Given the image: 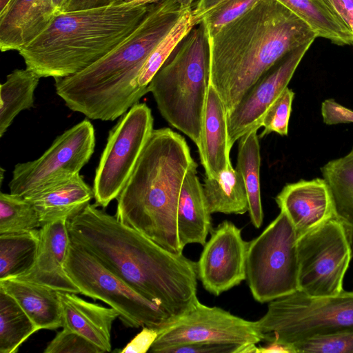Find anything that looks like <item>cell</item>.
Returning <instances> with one entry per match:
<instances>
[{"label":"cell","instance_id":"1","mask_svg":"<svg viewBox=\"0 0 353 353\" xmlns=\"http://www.w3.org/2000/svg\"><path fill=\"white\" fill-rule=\"evenodd\" d=\"M67 227L71 242L173 319L199 301L196 262L183 254L167 250L94 204L68 219Z\"/></svg>","mask_w":353,"mask_h":353},{"label":"cell","instance_id":"2","mask_svg":"<svg viewBox=\"0 0 353 353\" xmlns=\"http://www.w3.org/2000/svg\"><path fill=\"white\" fill-rule=\"evenodd\" d=\"M317 38L277 0H261L210 38L211 84L230 113L276 61Z\"/></svg>","mask_w":353,"mask_h":353},{"label":"cell","instance_id":"3","mask_svg":"<svg viewBox=\"0 0 353 353\" xmlns=\"http://www.w3.org/2000/svg\"><path fill=\"white\" fill-rule=\"evenodd\" d=\"M190 8L174 0L152 3L141 23L112 51L78 73L54 79L56 93L88 119L123 116L148 92L137 83L147 59Z\"/></svg>","mask_w":353,"mask_h":353},{"label":"cell","instance_id":"4","mask_svg":"<svg viewBox=\"0 0 353 353\" xmlns=\"http://www.w3.org/2000/svg\"><path fill=\"white\" fill-rule=\"evenodd\" d=\"M194 162L181 135L168 128L154 130L117 198V219L167 250L182 254L178 203L184 177Z\"/></svg>","mask_w":353,"mask_h":353},{"label":"cell","instance_id":"5","mask_svg":"<svg viewBox=\"0 0 353 353\" xmlns=\"http://www.w3.org/2000/svg\"><path fill=\"white\" fill-rule=\"evenodd\" d=\"M151 4L122 2L103 8L59 12L48 27L19 53L26 68L41 78L73 75L103 57L130 36L143 21Z\"/></svg>","mask_w":353,"mask_h":353},{"label":"cell","instance_id":"6","mask_svg":"<svg viewBox=\"0 0 353 353\" xmlns=\"http://www.w3.org/2000/svg\"><path fill=\"white\" fill-rule=\"evenodd\" d=\"M210 80V37L201 22L179 42L148 86L161 116L197 147Z\"/></svg>","mask_w":353,"mask_h":353},{"label":"cell","instance_id":"7","mask_svg":"<svg viewBox=\"0 0 353 353\" xmlns=\"http://www.w3.org/2000/svg\"><path fill=\"white\" fill-rule=\"evenodd\" d=\"M255 322L263 341L294 346L306 339L353 326V292L312 296L298 290L270 301L266 313Z\"/></svg>","mask_w":353,"mask_h":353},{"label":"cell","instance_id":"8","mask_svg":"<svg viewBox=\"0 0 353 353\" xmlns=\"http://www.w3.org/2000/svg\"><path fill=\"white\" fill-rule=\"evenodd\" d=\"M65 270L80 294L114 309L124 325L160 329L173 318L105 266L93 254L70 242Z\"/></svg>","mask_w":353,"mask_h":353},{"label":"cell","instance_id":"9","mask_svg":"<svg viewBox=\"0 0 353 353\" xmlns=\"http://www.w3.org/2000/svg\"><path fill=\"white\" fill-rule=\"evenodd\" d=\"M297 236L287 214H279L248 242L246 280L261 303L299 290Z\"/></svg>","mask_w":353,"mask_h":353},{"label":"cell","instance_id":"10","mask_svg":"<svg viewBox=\"0 0 353 353\" xmlns=\"http://www.w3.org/2000/svg\"><path fill=\"white\" fill-rule=\"evenodd\" d=\"M153 122L151 109L137 103L110 130L94 179L97 207L106 208L118 197L154 130Z\"/></svg>","mask_w":353,"mask_h":353},{"label":"cell","instance_id":"11","mask_svg":"<svg viewBox=\"0 0 353 353\" xmlns=\"http://www.w3.org/2000/svg\"><path fill=\"white\" fill-rule=\"evenodd\" d=\"M299 291L312 296L341 293L353 257L343 223L334 217L297 239Z\"/></svg>","mask_w":353,"mask_h":353},{"label":"cell","instance_id":"12","mask_svg":"<svg viewBox=\"0 0 353 353\" xmlns=\"http://www.w3.org/2000/svg\"><path fill=\"white\" fill-rule=\"evenodd\" d=\"M94 147V129L85 119L58 136L38 159L16 164L10 193L25 198L79 174Z\"/></svg>","mask_w":353,"mask_h":353},{"label":"cell","instance_id":"13","mask_svg":"<svg viewBox=\"0 0 353 353\" xmlns=\"http://www.w3.org/2000/svg\"><path fill=\"white\" fill-rule=\"evenodd\" d=\"M263 338L255 321L219 307L205 305L199 301L192 309L159 329V335L150 350L165 353L172 347L188 343L231 344L242 348L256 344Z\"/></svg>","mask_w":353,"mask_h":353},{"label":"cell","instance_id":"14","mask_svg":"<svg viewBox=\"0 0 353 353\" xmlns=\"http://www.w3.org/2000/svg\"><path fill=\"white\" fill-rule=\"evenodd\" d=\"M313 42L291 50L248 90L238 104L227 114L229 148L248 132L261 127L263 115L270 105L288 87L296 68Z\"/></svg>","mask_w":353,"mask_h":353},{"label":"cell","instance_id":"15","mask_svg":"<svg viewBox=\"0 0 353 353\" xmlns=\"http://www.w3.org/2000/svg\"><path fill=\"white\" fill-rule=\"evenodd\" d=\"M248 242L229 221L210 231L196 262L198 279L210 294L219 296L246 280Z\"/></svg>","mask_w":353,"mask_h":353},{"label":"cell","instance_id":"16","mask_svg":"<svg viewBox=\"0 0 353 353\" xmlns=\"http://www.w3.org/2000/svg\"><path fill=\"white\" fill-rule=\"evenodd\" d=\"M275 201L291 221L297 239L336 216L331 190L323 178L288 183Z\"/></svg>","mask_w":353,"mask_h":353},{"label":"cell","instance_id":"17","mask_svg":"<svg viewBox=\"0 0 353 353\" xmlns=\"http://www.w3.org/2000/svg\"><path fill=\"white\" fill-rule=\"evenodd\" d=\"M67 219L46 224L39 229V243L34 263L26 274L16 277L57 291L80 294L68 276L65 263L70 244Z\"/></svg>","mask_w":353,"mask_h":353},{"label":"cell","instance_id":"18","mask_svg":"<svg viewBox=\"0 0 353 353\" xmlns=\"http://www.w3.org/2000/svg\"><path fill=\"white\" fill-rule=\"evenodd\" d=\"M58 12L52 0H10L0 12L1 52L19 51L41 34Z\"/></svg>","mask_w":353,"mask_h":353},{"label":"cell","instance_id":"19","mask_svg":"<svg viewBox=\"0 0 353 353\" xmlns=\"http://www.w3.org/2000/svg\"><path fill=\"white\" fill-rule=\"evenodd\" d=\"M228 141L225 107L216 89L210 84L197 147L205 176L214 179L221 172L232 168Z\"/></svg>","mask_w":353,"mask_h":353},{"label":"cell","instance_id":"20","mask_svg":"<svg viewBox=\"0 0 353 353\" xmlns=\"http://www.w3.org/2000/svg\"><path fill=\"white\" fill-rule=\"evenodd\" d=\"M62 327L85 337L104 352L111 351V329L119 313L88 302L74 293L58 291Z\"/></svg>","mask_w":353,"mask_h":353},{"label":"cell","instance_id":"21","mask_svg":"<svg viewBox=\"0 0 353 353\" xmlns=\"http://www.w3.org/2000/svg\"><path fill=\"white\" fill-rule=\"evenodd\" d=\"M194 161L181 186L177 209V234L182 250L190 243L204 245L212 230L210 212Z\"/></svg>","mask_w":353,"mask_h":353},{"label":"cell","instance_id":"22","mask_svg":"<svg viewBox=\"0 0 353 353\" xmlns=\"http://www.w3.org/2000/svg\"><path fill=\"white\" fill-rule=\"evenodd\" d=\"M93 189L79 174L25 197L34 206L41 227L80 213L94 198Z\"/></svg>","mask_w":353,"mask_h":353},{"label":"cell","instance_id":"23","mask_svg":"<svg viewBox=\"0 0 353 353\" xmlns=\"http://www.w3.org/2000/svg\"><path fill=\"white\" fill-rule=\"evenodd\" d=\"M0 288L18 303L39 330L62 327L57 290L18 278L0 280Z\"/></svg>","mask_w":353,"mask_h":353},{"label":"cell","instance_id":"24","mask_svg":"<svg viewBox=\"0 0 353 353\" xmlns=\"http://www.w3.org/2000/svg\"><path fill=\"white\" fill-rule=\"evenodd\" d=\"M306 23L317 37L339 46L353 44V33L325 0H277Z\"/></svg>","mask_w":353,"mask_h":353},{"label":"cell","instance_id":"25","mask_svg":"<svg viewBox=\"0 0 353 353\" xmlns=\"http://www.w3.org/2000/svg\"><path fill=\"white\" fill-rule=\"evenodd\" d=\"M321 172L331 190L336 216L346 229L353 255V147L346 155L325 163Z\"/></svg>","mask_w":353,"mask_h":353},{"label":"cell","instance_id":"26","mask_svg":"<svg viewBox=\"0 0 353 353\" xmlns=\"http://www.w3.org/2000/svg\"><path fill=\"white\" fill-rule=\"evenodd\" d=\"M203 181V192L211 214H243L248 212L243 179L233 167L221 172L216 178L205 176Z\"/></svg>","mask_w":353,"mask_h":353},{"label":"cell","instance_id":"27","mask_svg":"<svg viewBox=\"0 0 353 353\" xmlns=\"http://www.w3.org/2000/svg\"><path fill=\"white\" fill-rule=\"evenodd\" d=\"M236 170L241 174L248 193L250 221L260 228L263 221L261 199V154L257 130L248 132L239 139Z\"/></svg>","mask_w":353,"mask_h":353},{"label":"cell","instance_id":"28","mask_svg":"<svg viewBox=\"0 0 353 353\" xmlns=\"http://www.w3.org/2000/svg\"><path fill=\"white\" fill-rule=\"evenodd\" d=\"M40 77L26 69L10 73L0 86V137H2L20 112L34 105V93Z\"/></svg>","mask_w":353,"mask_h":353},{"label":"cell","instance_id":"29","mask_svg":"<svg viewBox=\"0 0 353 353\" xmlns=\"http://www.w3.org/2000/svg\"><path fill=\"white\" fill-rule=\"evenodd\" d=\"M39 230L0 234V280L19 277L33 266Z\"/></svg>","mask_w":353,"mask_h":353},{"label":"cell","instance_id":"30","mask_svg":"<svg viewBox=\"0 0 353 353\" xmlns=\"http://www.w3.org/2000/svg\"><path fill=\"white\" fill-rule=\"evenodd\" d=\"M37 331L18 303L0 288V352H17L19 346Z\"/></svg>","mask_w":353,"mask_h":353},{"label":"cell","instance_id":"31","mask_svg":"<svg viewBox=\"0 0 353 353\" xmlns=\"http://www.w3.org/2000/svg\"><path fill=\"white\" fill-rule=\"evenodd\" d=\"M261 0H199L193 16L197 25L203 22L209 37L239 18Z\"/></svg>","mask_w":353,"mask_h":353},{"label":"cell","instance_id":"32","mask_svg":"<svg viewBox=\"0 0 353 353\" xmlns=\"http://www.w3.org/2000/svg\"><path fill=\"white\" fill-rule=\"evenodd\" d=\"M196 25V21L192 14V8H190L157 45L147 59L137 79V83L140 88L148 90V86L152 79L165 63L179 42Z\"/></svg>","mask_w":353,"mask_h":353},{"label":"cell","instance_id":"33","mask_svg":"<svg viewBox=\"0 0 353 353\" xmlns=\"http://www.w3.org/2000/svg\"><path fill=\"white\" fill-rule=\"evenodd\" d=\"M41 228L33 204L24 197L0 193V234Z\"/></svg>","mask_w":353,"mask_h":353},{"label":"cell","instance_id":"34","mask_svg":"<svg viewBox=\"0 0 353 353\" xmlns=\"http://www.w3.org/2000/svg\"><path fill=\"white\" fill-rule=\"evenodd\" d=\"M294 347L296 353H353V326L306 339Z\"/></svg>","mask_w":353,"mask_h":353},{"label":"cell","instance_id":"35","mask_svg":"<svg viewBox=\"0 0 353 353\" xmlns=\"http://www.w3.org/2000/svg\"><path fill=\"white\" fill-rule=\"evenodd\" d=\"M294 97V92L287 87L270 105L262 119L261 126L264 130L260 138L271 132H276L281 136L288 135Z\"/></svg>","mask_w":353,"mask_h":353},{"label":"cell","instance_id":"36","mask_svg":"<svg viewBox=\"0 0 353 353\" xmlns=\"http://www.w3.org/2000/svg\"><path fill=\"white\" fill-rule=\"evenodd\" d=\"M44 353H104L85 337L63 329L48 343Z\"/></svg>","mask_w":353,"mask_h":353},{"label":"cell","instance_id":"37","mask_svg":"<svg viewBox=\"0 0 353 353\" xmlns=\"http://www.w3.org/2000/svg\"><path fill=\"white\" fill-rule=\"evenodd\" d=\"M321 111L323 121L327 125L353 123V111L333 99L325 100Z\"/></svg>","mask_w":353,"mask_h":353},{"label":"cell","instance_id":"38","mask_svg":"<svg viewBox=\"0 0 353 353\" xmlns=\"http://www.w3.org/2000/svg\"><path fill=\"white\" fill-rule=\"evenodd\" d=\"M241 347L220 343H188L172 347L165 353H239Z\"/></svg>","mask_w":353,"mask_h":353},{"label":"cell","instance_id":"39","mask_svg":"<svg viewBox=\"0 0 353 353\" xmlns=\"http://www.w3.org/2000/svg\"><path fill=\"white\" fill-rule=\"evenodd\" d=\"M159 335V329L143 327L122 350L120 353H145L149 351Z\"/></svg>","mask_w":353,"mask_h":353},{"label":"cell","instance_id":"40","mask_svg":"<svg viewBox=\"0 0 353 353\" xmlns=\"http://www.w3.org/2000/svg\"><path fill=\"white\" fill-rule=\"evenodd\" d=\"M123 0H67L61 12H71L103 8L119 4Z\"/></svg>","mask_w":353,"mask_h":353},{"label":"cell","instance_id":"41","mask_svg":"<svg viewBox=\"0 0 353 353\" xmlns=\"http://www.w3.org/2000/svg\"><path fill=\"white\" fill-rule=\"evenodd\" d=\"M353 33V0H325Z\"/></svg>","mask_w":353,"mask_h":353},{"label":"cell","instance_id":"42","mask_svg":"<svg viewBox=\"0 0 353 353\" xmlns=\"http://www.w3.org/2000/svg\"><path fill=\"white\" fill-rule=\"evenodd\" d=\"M256 353H296L294 347L279 341L267 342L264 346L256 347Z\"/></svg>","mask_w":353,"mask_h":353},{"label":"cell","instance_id":"43","mask_svg":"<svg viewBox=\"0 0 353 353\" xmlns=\"http://www.w3.org/2000/svg\"><path fill=\"white\" fill-rule=\"evenodd\" d=\"M162 0H123V2L131 3L137 5H148L154 3ZM181 4L183 7H192V3L196 0H174Z\"/></svg>","mask_w":353,"mask_h":353},{"label":"cell","instance_id":"44","mask_svg":"<svg viewBox=\"0 0 353 353\" xmlns=\"http://www.w3.org/2000/svg\"><path fill=\"white\" fill-rule=\"evenodd\" d=\"M52 2L57 10L58 12H61L67 2V0H52Z\"/></svg>","mask_w":353,"mask_h":353},{"label":"cell","instance_id":"45","mask_svg":"<svg viewBox=\"0 0 353 353\" xmlns=\"http://www.w3.org/2000/svg\"><path fill=\"white\" fill-rule=\"evenodd\" d=\"M10 0H0V12H2Z\"/></svg>","mask_w":353,"mask_h":353},{"label":"cell","instance_id":"46","mask_svg":"<svg viewBox=\"0 0 353 353\" xmlns=\"http://www.w3.org/2000/svg\"><path fill=\"white\" fill-rule=\"evenodd\" d=\"M1 173H0V175H1V178H0V180H1V185L2 184V181L3 180V172H5V170L3 169V168H1Z\"/></svg>","mask_w":353,"mask_h":353}]
</instances>
